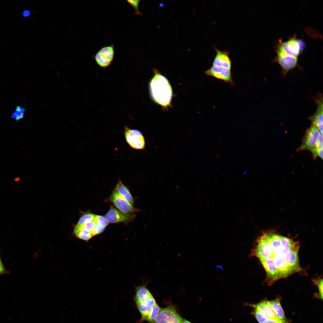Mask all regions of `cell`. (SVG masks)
<instances>
[{
    "mask_svg": "<svg viewBox=\"0 0 323 323\" xmlns=\"http://www.w3.org/2000/svg\"><path fill=\"white\" fill-rule=\"evenodd\" d=\"M154 75L149 83L151 96L153 100L163 108L171 106L172 90L167 79L157 70L154 69Z\"/></svg>",
    "mask_w": 323,
    "mask_h": 323,
    "instance_id": "cell-1",
    "label": "cell"
},
{
    "mask_svg": "<svg viewBox=\"0 0 323 323\" xmlns=\"http://www.w3.org/2000/svg\"><path fill=\"white\" fill-rule=\"evenodd\" d=\"M124 135L127 142L132 148L143 150L145 148L144 138L143 134L139 130L126 126L124 128Z\"/></svg>",
    "mask_w": 323,
    "mask_h": 323,
    "instance_id": "cell-2",
    "label": "cell"
},
{
    "mask_svg": "<svg viewBox=\"0 0 323 323\" xmlns=\"http://www.w3.org/2000/svg\"><path fill=\"white\" fill-rule=\"evenodd\" d=\"M114 45L104 46L96 53L94 58L97 64L100 67L106 68L112 63L114 57Z\"/></svg>",
    "mask_w": 323,
    "mask_h": 323,
    "instance_id": "cell-3",
    "label": "cell"
},
{
    "mask_svg": "<svg viewBox=\"0 0 323 323\" xmlns=\"http://www.w3.org/2000/svg\"><path fill=\"white\" fill-rule=\"evenodd\" d=\"M183 319L172 307L160 309L154 323H182Z\"/></svg>",
    "mask_w": 323,
    "mask_h": 323,
    "instance_id": "cell-4",
    "label": "cell"
},
{
    "mask_svg": "<svg viewBox=\"0 0 323 323\" xmlns=\"http://www.w3.org/2000/svg\"><path fill=\"white\" fill-rule=\"evenodd\" d=\"M320 133L316 128L311 125L306 130L301 145L297 151L304 150L311 151L315 147Z\"/></svg>",
    "mask_w": 323,
    "mask_h": 323,
    "instance_id": "cell-5",
    "label": "cell"
},
{
    "mask_svg": "<svg viewBox=\"0 0 323 323\" xmlns=\"http://www.w3.org/2000/svg\"><path fill=\"white\" fill-rule=\"evenodd\" d=\"M110 199L114 205L123 213L130 214L137 211L133 205L119 194L115 189L112 192Z\"/></svg>",
    "mask_w": 323,
    "mask_h": 323,
    "instance_id": "cell-6",
    "label": "cell"
},
{
    "mask_svg": "<svg viewBox=\"0 0 323 323\" xmlns=\"http://www.w3.org/2000/svg\"><path fill=\"white\" fill-rule=\"evenodd\" d=\"M246 304L258 312L266 319L281 320L277 316L269 301L265 300L255 304Z\"/></svg>",
    "mask_w": 323,
    "mask_h": 323,
    "instance_id": "cell-7",
    "label": "cell"
},
{
    "mask_svg": "<svg viewBox=\"0 0 323 323\" xmlns=\"http://www.w3.org/2000/svg\"><path fill=\"white\" fill-rule=\"evenodd\" d=\"M277 51L298 57L301 52L299 40L294 37L286 42L280 43L278 46Z\"/></svg>",
    "mask_w": 323,
    "mask_h": 323,
    "instance_id": "cell-8",
    "label": "cell"
},
{
    "mask_svg": "<svg viewBox=\"0 0 323 323\" xmlns=\"http://www.w3.org/2000/svg\"><path fill=\"white\" fill-rule=\"evenodd\" d=\"M266 274V280L268 285H272L278 279V270L274 261L270 258H259Z\"/></svg>",
    "mask_w": 323,
    "mask_h": 323,
    "instance_id": "cell-9",
    "label": "cell"
},
{
    "mask_svg": "<svg viewBox=\"0 0 323 323\" xmlns=\"http://www.w3.org/2000/svg\"><path fill=\"white\" fill-rule=\"evenodd\" d=\"M205 73L208 76L223 80L232 85H234L230 70L227 68L213 66L210 69L206 71Z\"/></svg>",
    "mask_w": 323,
    "mask_h": 323,
    "instance_id": "cell-10",
    "label": "cell"
},
{
    "mask_svg": "<svg viewBox=\"0 0 323 323\" xmlns=\"http://www.w3.org/2000/svg\"><path fill=\"white\" fill-rule=\"evenodd\" d=\"M277 60L284 73H287L295 67L298 63L297 57L277 51Z\"/></svg>",
    "mask_w": 323,
    "mask_h": 323,
    "instance_id": "cell-11",
    "label": "cell"
},
{
    "mask_svg": "<svg viewBox=\"0 0 323 323\" xmlns=\"http://www.w3.org/2000/svg\"><path fill=\"white\" fill-rule=\"evenodd\" d=\"M105 217L110 223L130 222L134 218L132 215L123 213L112 206L110 207Z\"/></svg>",
    "mask_w": 323,
    "mask_h": 323,
    "instance_id": "cell-12",
    "label": "cell"
},
{
    "mask_svg": "<svg viewBox=\"0 0 323 323\" xmlns=\"http://www.w3.org/2000/svg\"><path fill=\"white\" fill-rule=\"evenodd\" d=\"M318 108L315 114L310 118L312 125L323 133V101L322 99L317 101Z\"/></svg>",
    "mask_w": 323,
    "mask_h": 323,
    "instance_id": "cell-13",
    "label": "cell"
},
{
    "mask_svg": "<svg viewBox=\"0 0 323 323\" xmlns=\"http://www.w3.org/2000/svg\"><path fill=\"white\" fill-rule=\"evenodd\" d=\"M217 54L213 62V66L223 67L230 70L231 61L227 52L217 50Z\"/></svg>",
    "mask_w": 323,
    "mask_h": 323,
    "instance_id": "cell-14",
    "label": "cell"
},
{
    "mask_svg": "<svg viewBox=\"0 0 323 323\" xmlns=\"http://www.w3.org/2000/svg\"><path fill=\"white\" fill-rule=\"evenodd\" d=\"M153 296L150 291L145 286L141 285L136 288V294L134 297L135 301L146 303Z\"/></svg>",
    "mask_w": 323,
    "mask_h": 323,
    "instance_id": "cell-15",
    "label": "cell"
},
{
    "mask_svg": "<svg viewBox=\"0 0 323 323\" xmlns=\"http://www.w3.org/2000/svg\"><path fill=\"white\" fill-rule=\"evenodd\" d=\"M115 189L118 193L131 204L134 202V199L129 190L120 180L118 182Z\"/></svg>",
    "mask_w": 323,
    "mask_h": 323,
    "instance_id": "cell-16",
    "label": "cell"
},
{
    "mask_svg": "<svg viewBox=\"0 0 323 323\" xmlns=\"http://www.w3.org/2000/svg\"><path fill=\"white\" fill-rule=\"evenodd\" d=\"M274 311L278 318L281 320H286V318L284 310L280 303V299H276L269 301Z\"/></svg>",
    "mask_w": 323,
    "mask_h": 323,
    "instance_id": "cell-17",
    "label": "cell"
},
{
    "mask_svg": "<svg viewBox=\"0 0 323 323\" xmlns=\"http://www.w3.org/2000/svg\"><path fill=\"white\" fill-rule=\"evenodd\" d=\"M135 301L137 308L141 315V321L146 320L149 315L153 306L145 303L138 301Z\"/></svg>",
    "mask_w": 323,
    "mask_h": 323,
    "instance_id": "cell-18",
    "label": "cell"
},
{
    "mask_svg": "<svg viewBox=\"0 0 323 323\" xmlns=\"http://www.w3.org/2000/svg\"><path fill=\"white\" fill-rule=\"evenodd\" d=\"M314 159L317 157L323 159V133H320L316 145L311 151Z\"/></svg>",
    "mask_w": 323,
    "mask_h": 323,
    "instance_id": "cell-19",
    "label": "cell"
},
{
    "mask_svg": "<svg viewBox=\"0 0 323 323\" xmlns=\"http://www.w3.org/2000/svg\"><path fill=\"white\" fill-rule=\"evenodd\" d=\"M74 233L78 238L86 241L89 240L93 237L90 231L76 226L74 228Z\"/></svg>",
    "mask_w": 323,
    "mask_h": 323,
    "instance_id": "cell-20",
    "label": "cell"
},
{
    "mask_svg": "<svg viewBox=\"0 0 323 323\" xmlns=\"http://www.w3.org/2000/svg\"><path fill=\"white\" fill-rule=\"evenodd\" d=\"M161 308L156 303L153 306L146 321L150 323H154L160 311Z\"/></svg>",
    "mask_w": 323,
    "mask_h": 323,
    "instance_id": "cell-21",
    "label": "cell"
},
{
    "mask_svg": "<svg viewBox=\"0 0 323 323\" xmlns=\"http://www.w3.org/2000/svg\"><path fill=\"white\" fill-rule=\"evenodd\" d=\"M25 109L21 106H17L12 113L11 117L16 121L22 119L24 115Z\"/></svg>",
    "mask_w": 323,
    "mask_h": 323,
    "instance_id": "cell-22",
    "label": "cell"
},
{
    "mask_svg": "<svg viewBox=\"0 0 323 323\" xmlns=\"http://www.w3.org/2000/svg\"><path fill=\"white\" fill-rule=\"evenodd\" d=\"M95 224L105 228L109 223L106 217L101 215H96L93 220Z\"/></svg>",
    "mask_w": 323,
    "mask_h": 323,
    "instance_id": "cell-23",
    "label": "cell"
},
{
    "mask_svg": "<svg viewBox=\"0 0 323 323\" xmlns=\"http://www.w3.org/2000/svg\"><path fill=\"white\" fill-rule=\"evenodd\" d=\"M95 216V215L92 213H86L80 218L77 224H81L88 222L93 221Z\"/></svg>",
    "mask_w": 323,
    "mask_h": 323,
    "instance_id": "cell-24",
    "label": "cell"
},
{
    "mask_svg": "<svg viewBox=\"0 0 323 323\" xmlns=\"http://www.w3.org/2000/svg\"><path fill=\"white\" fill-rule=\"evenodd\" d=\"M314 283L316 285L318 288L319 293L316 294V297L320 299H323V279L322 278H318L313 280Z\"/></svg>",
    "mask_w": 323,
    "mask_h": 323,
    "instance_id": "cell-25",
    "label": "cell"
},
{
    "mask_svg": "<svg viewBox=\"0 0 323 323\" xmlns=\"http://www.w3.org/2000/svg\"><path fill=\"white\" fill-rule=\"evenodd\" d=\"M127 1L131 5L135 10V13L138 16H141L142 14L139 11V4L140 0H127Z\"/></svg>",
    "mask_w": 323,
    "mask_h": 323,
    "instance_id": "cell-26",
    "label": "cell"
},
{
    "mask_svg": "<svg viewBox=\"0 0 323 323\" xmlns=\"http://www.w3.org/2000/svg\"><path fill=\"white\" fill-rule=\"evenodd\" d=\"M95 223L93 221H90L81 224H77L76 226L91 232Z\"/></svg>",
    "mask_w": 323,
    "mask_h": 323,
    "instance_id": "cell-27",
    "label": "cell"
},
{
    "mask_svg": "<svg viewBox=\"0 0 323 323\" xmlns=\"http://www.w3.org/2000/svg\"><path fill=\"white\" fill-rule=\"evenodd\" d=\"M105 228L95 224L91 231V232L93 236H94L102 233L104 231Z\"/></svg>",
    "mask_w": 323,
    "mask_h": 323,
    "instance_id": "cell-28",
    "label": "cell"
},
{
    "mask_svg": "<svg viewBox=\"0 0 323 323\" xmlns=\"http://www.w3.org/2000/svg\"><path fill=\"white\" fill-rule=\"evenodd\" d=\"M253 314L259 323H264L266 320L256 310H254Z\"/></svg>",
    "mask_w": 323,
    "mask_h": 323,
    "instance_id": "cell-29",
    "label": "cell"
},
{
    "mask_svg": "<svg viewBox=\"0 0 323 323\" xmlns=\"http://www.w3.org/2000/svg\"><path fill=\"white\" fill-rule=\"evenodd\" d=\"M264 323H289V321L287 319L286 320H276L272 319H266Z\"/></svg>",
    "mask_w": 323,
    "mask_h": 323,
    "instance_id": "cell-30",
    "label": "cell"
},
{
    "mask_svg": "<svg viewBox=\"0 0 323 323\" xmlns=\"http://www.w3.org/2000/svg\"><path fill=\"white\" fill-rule=\"evenodd\" d=\"M6 270L4 265L1 262L0 263V275L3 274L6 272Z\"/></svg>",
    "mask_w": 323,
    "mask_h": 323,
    "instance_id": "cell-31",
    "label": "cell"
},
{
    "mask_svg": "<svg viewBox=\"0 0 323 323\" xmlns=\"http://www.w3.org/2000/svg\"><path fill=\"white\" fill-rule=\"evenodd\" d=\"M30 12L28 10L24 11L22 13V15L24 16H27L29 15Z\"/></svg>",
    "mask_w": 323,
    "mask_h": 323,
    "instance_id": "cell-32",
    "label": "cell"
},
{
    "mask_svg": "<svg viewBox=\"0 0 323 323\" xmlns=\"http://www.w3.org/2000/svg\"><path fill=\"white\" fill-rule=\"evenodd\" d=\"M182 323H192L191 322H189V321H188V320H186L183 319V320L182 322Z\"/></svg>",
    "mask_w": 323,
    "mask_h": 323,
    "instance_id": "cell-33",
    "label": "cell"
},
{
    "mask_svg": "<svg viewBox=\"0 0 323 323\" xmlns=\"http://www.w3.org/2000/svg\"><path fill=\"white\" fill-rule=\"evenodd\" d=\"M1 262V257H0V263Z\"/></svg>",
    "mask_w": 323,
    "mask_h": 323,
    "instance_id": "cell-34",
    "label": "cell"
}]
</instances>
